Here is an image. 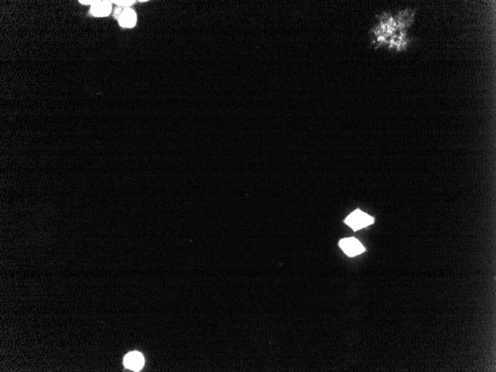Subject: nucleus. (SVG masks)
Wrapping results in <instances>:
<instances>
[{"label":"nucleus","instance_id":"obj_2","mask_svg":"<svg viewBox=\"0 0 496 372\" xmlns=\"http://www.w3.org/2000/svg\"><path fill=\"white\" fill-rule=\"evenodd\" d=\"M374 222L375 219L373 217L360 210H354L345 220V223L351 227L354 231L369 226Z\"/></svg>","mask_w":496,"mask_h":372},{"label":"nucleus","instance_id":"obj_4","mask_svg":"<svg viewBox=\"0 0 496 372\" xmlns=\"http://www.w3.org/2000/svg\"><path fill=\"white\" fill-rule=\"evenodd\" d=\"M416 12V9H407L402 10L397 14L394 19L397 22L398 30H406V29L410 28L415 20Z\"/></svg>","mask_w":496,"mask_h":372},{"label":"nucleus","instance_id":"obj_1","mask_svg":"<svg viewBox=\"0 0 496 372\" xmlns=\"http://www.w3.org/2000/svg\"><path fill=\"white\" fill-rule=\"evenodd\" d=\"M398 30L395 19L391 17L390 14L383 13L380 17V23L376 28L373 29L374 35L376 38L378 46L380 47L383 44H387L389 39L397 33Z\"/></svg>","mask_w":496,"mask_h":372},{"label":"nucleus","instance_id":"obj_9","mask_svg":"<svg viewBox=\"0 0 496 372\" xmlns=\"http://www.w3.org/2000/svg\"><path fill=\"white\" fill-rule=\"evenodd\" d=\"M112 3H115V4L118 5L119 6H121V7H129V6H132L135 1H129V0H126V1H112Z\"/></svg>","mask_w":496,"mask_h":372},{"label":"nucleus","instance_id":"obj_3","mask_svg":"<svg viewBox=\"0 0 496 372\" xmlns=\"http://www.w3.org/2000/svg\"><path fill=\"white\" fill-rule=\"evenodd\" d=\"M339 245L345 254L350 257L360 255L365 251V248L361 242L353 237L341 239Z\"/></svg>","mask_w":496,"mask_h":372},{"label":"nucleus","instance_id":"obj_6","mask_svg":"<svg viewBox=\"0 0 496 372\" xmlns=\"http://www.w3.org/2000/svg\"><path fill=\"white\" fill-rule=\"evenodd\" d=\"M410 41L406 30H397V33L389 39L387 44H389V48H395L396 51L399 52L407 48Z\"/></svg>","mask_w":496,"mask_h":372},{"label":"nucleus","instance_id":"obj_10","mask_svg":"<svg viewBox=\"0 0 496 372\" xmlns=\"http://www.w3.org/2000/svg\"><path fill=\"white\" fill-rule=\"evenodd\" d=\"M123 9H121V8H119V9L115 10L114 14H115V19H117V20H118L119 18H120V15H121L122 13H123Z\"/></svg>","mask_w":496,"mask_h":372},{"label":"nucleus","instance_id":"obj_5","mask_svg":"<svg viewBox=\"0 0 496 372\" xmlns=\"http://www.w3.org/2000/svg\"><path fill=\"white\" fill-rule=\"evenodd\" d=\"M82 4H91V12L96 17H106L112 11V4L109 1H80Z\"/></svg>","mask_w":496,"mask_h":372},{"label":"nucleus","instance_id":"obj_8","mask_svg":"<svg viewBox=\"0 0 496 372\" xmlns=\"http://www.w3.org/2000/svg\"><path fill=\"white\" fill-rule=\"evenodd\" d=\"M137 17L135 11L131 9H124L118 19L119 24L125 28H132L136 23Z\"/></svg>","mask_w":496,"mask_h":372},{"label":"nucleus","instance_id":"obj_7","mask_svg":"<svg viewBox=\"0 0 496 372\" xmlns=\"http://www.w3.org/2000/svg\"><path fill=\"white\" fill-rule=\"evenodd\" d=\"M124 365L129 369L139 371L143 368L144 359L142 354L139 352H131L127 354L124 358Z\"/></svg>","mask_w":496,"mask_h":372}]
</instances>
